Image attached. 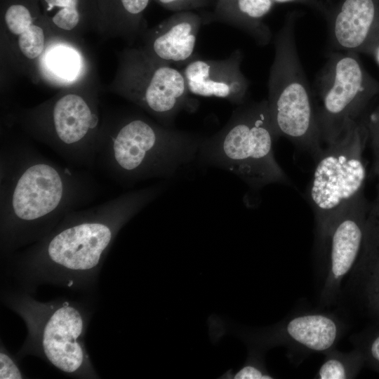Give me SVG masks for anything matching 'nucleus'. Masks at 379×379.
<instances>
[{"label":"nucleus","instance_id":"nucleus-1","mask_svg":"<svg viewBox=\"0 0 379 379\" xmlns=\"http://www.w3.org/2000/svg\"><path fill=\"white\" fill-rule=\"evenodd\" d=\"M202 139L200 134L130 114L117 121L107 139H100L97 153L123 182L171 178L196 160Z\"/></svg>","mask_w":379,"mask_h":379},{"label":"nucleus","instance_id":"nucleus-2","mask_svg":"<svg viewBox=\"0 0 379 379\" xmlns=\"http://www.w3.org/2000/svg\"><path fill=\"white\" fill-rule=\"evenodd\" d=\"M276 138L267 100L246 101L220 131L203 137L196 160L235 174L252 190L286 183L288 178L274 155Z\"/></svg>","mask_w":379,"mask_h":379},{"label":"nucleus","instance_id":"nucleus-3","mask_svg":"<svg viewBox=\"0 0 379 379\" xmlns=\"http://www.w3.org/2000/svg\"><path fill=\"white\" fill-rule=\"evenodd\" d=\"M267 86L266 100L276 137L288 138L317 159L324 149L322 140L313 97L298 54L292 18L275 36Z\"/></svg>","mask_w":379,"mask_h":379},{"label":"nucleus","instance_id":"nucleus-4","mask_svg":"<svg viewBox=\"0 0 379 379\" xmlns=\"http://www.w3.org/2000/svg\"><path fill=\"white\" fill-rule=\"evenodd\" d=\"M366 139L364 126L354 121L317 159L307 197L314 212L317 235L361 195L366 178L361 159Z\"/></svg>","mask_w":379,"mask_h":379},{"label":"nucleus","instance_id":"nucleus-5","mask_svg":"<svg viewBox=\"0 0 379 379\" xmlns=\"http://www.w3.org/2000/svg\"><path fill=\"white\" fill-rule=\"evenodd\" d=\"M113 88L167 127H174L180 112H194L198 106L190 98L182 71L156 59L142 48L122 53Z\"/></svg>","mask_w":379,"mask_h":379},{"label":"nucleus","instance_id":"nucleus-6","mask_svg":"<svg viewBox=\"0 0 379 379\" xmlns=\"http://www.w3.org/2000/svg\"><path fill=\"white\" fill-rule=\"evenodd\" d=\"M366 91L363 70L353 54L333 53L319 74L314 102L322 141L339 138L356 121Z\"/></svg>","mask_w":379,"mask_h":379},{"label":"nucleus","instance_id":"nucleus-7","mask_svg":"<svg viewBox=\"0 0 379 379\" xmlns=\"http://www.w3.org/2000/svg\"><path fill=\"white\" fill-rule=\"evenodd\" d=\"M70 175L42 160L20 162L3 190L1 208L19 220L32 222L69 206L74 188Z\"/></svg>","mask_w":379,"mask_h":379},{"label":"nucleus","instance_id":"nucleus-8","mask_svg":"<svg viewBox=\"0 0 379 379\" xmlns=\"http://www.w3.org/2000/svg\"><path fill=\"white\" fill-rule=\"evenodd\" d=\"M44 116L39 122L44 140L65 156L91 161L98 152L100 137L97 114L86 99L66 93L48 107Z\"/></svg>","mask_w":379,"mask_h":379},{"label":"nucleus","instance_id":"nucleus-9","mask_svg":"<svg viewBox=\"0 0 379 379\" xmlns=\"http://www.w3.org/2000/svg\"><path fill=\"white\" fill-rule=\"evenodd\" d=\"M367 210L361 194L352 202L322 234L319 248L325 255L328 271L320 294L324 305L334 301L342 281L361 255L366 232Z\"/></svg>","mask_w":379,"mask_h":379},{"label":"nucleus","instance_id":"nucleus-10","mask_svg":"<svg viewBox=\"0 0 379 379\" xmlns=\"http://www.w3.org/2000/svg\"><path fill=\"white\" fill-rule=\"evenodd\" d=\"M343 331L341 322L326 313H305L293 316L274 326L241 336L255 348L279 345L312 352L326 353L334 348Z\"/></svg>","mask_w":379,"mask_h":379},{"label":"nucleus","instance_id":"nucleus-11","mask_svg":"<svg viewBox=\"0 0 379 379\" xmlns=\"http://www.w3.org/2000/svg\"><path fill=\"white\" fill-rule=\"evenodd\" d=\"M242 60L240 49L223 59H194L181 69L190 93L224 99L237 106L244 103L249 81L242 73Z\"/></svg>","mask_w":379,"mask_h":379},{"label":"nucleus","instance_id":"nucleus-12","mask_svg":"<svg viewBox=\"0 0 379 379\" xmlns=\"http://www.w3.org/2000/svg\"><path fill=\"white\" fill-rule=\"evenodd\" d=\"M203 25L200 13L175 12L142 34V48L156 59L173 67H185L200 55L195 52Z\"/></svg>","mask_w":379,"mask_h":379},{"label":"nucleus","instance_id":"nucleus-13","mask_svg":"<svg viewBox=\"0 0 379 379\" xmlns=\"http://www.w3.org/2000/svg\"><path fill=\"white\" fill-rule=\"evenodd\" d=\"M112 238L105 222H86L67 227L49 242L47 253L55 263L71 270L95 267Z\"/></svg>","mask_w":379,"mask_h":379},{"label":"nucleus","instance_id":"nucleus-14","mask_svg":"<svg viewBox=\"0 0 379 379\" xmlns=\"http://www.w3.org/2000/svg\"><path fill=\"white\" fill-rule=\"evenodd\" d=\"M83 321L74 307L58 309L47 322L43 334V347L48 359L67 373L77 371L83 362V352L77 339L81 333Z\"/></svg>","mask_w":379,"mask_h":379},{"label":"nucleus","instance_id":"nucleus-15","mask_svg":"<svg viewBox=\"0 0 379 379\" xmlns=\"http://www.w3.org/2000/svg\"><path fill=\"white\" fill-rule=\"evenodd\" d=\"M273 0H215L211 11L200 13L203 25L214 22L225 24L248 34L257 44L267 45L272 33L264 22Z\"/></svg>","mask_w":379,"mask_h":379},{"label":"nucleus","instance_id":"nucleus-16","mask_svg":"<svg viewBox=\"0 0 379 379\" xmlns=\"http://www.w3.org/2000/svg\"><path fill=\"white\" fill-rule=\"evenodd\" d=\"M3 22L17 39L18 49L29 60L38 58L44 52L46 36L40 23L46 20L37 0H3Z\"/></svg>","mask_w":379,"mask_h":379},{"label":"nucleus","instance_id":"nucleus-17","mask_svg":"<svg viewBox=\"0 0 379 379\" xmlns=\"http://www.w3.org/2000/svg\"><path fill=\"white\" fill-rule=\"evenodd\" d=\"M373 0H343L331 25V37L336 48L346 51L361 48L374 25Z\"/></svg>","mask_w":379,"mask_h":379},{"label":"nucleus","instance_id":"nucleus-18","mask_svg":"<svg viewBox=\"0 0 379 379\" xmlns=\"http://www.w3.org/2000/svg\"><path fill=\"white\" fill-rule=\"evenodd\" d=\"M353 270L359 277L366 306L379 317V222L369 215L362 251Z\"/></svg>","mask_w":379,"mask_h":379},{"label":"nucleus","instance_id":"nucleus-19","mask_svg":"<svg viewBox=\"0 0 379 379\" xmlns=\"http://www.w3.org/2000/svg\"><path fill=\"white\" fill-rule=\"evenodd\" d=\"M151 0H98L100 25L133 41L147 30L145 12Z\"/></svg>","mask_w":379,"mask_h":379},{"label":"nucleus","instance_id":"nucleus-20","mask_svg":"<svg viewBox=\"0 0 379 379\" xmlns=\"http://www.w3.org/2000/svg\"><path fill=\"white\" fill-rule=\"evenodd\" d=\"M49 25L72 31L90 23L100 25L98 0H37Z\"/></svg>","mask_w":379,"mask_h":379},{"label":"nucleus","instance_id":"nucleus-21","mask_svg":"<svg viewBox=\"0 0 379 379\" xmlns=\"http://www.w3.org/2000/svg\"><path fill=\"white\" fill-rule=\"evenodd\" d=\"M325 354V359L314 378H354L365 362L364 353L359 349L350 352H342L333 348Z\"/></svg>","mask_w":379,"mask_h":379},{"label":"nucleus","instance_id":"nucleus-22","mask_svg":"<svg viewBox=\"0 0 379 379\" xmlns=\"http://www.w3.org/2000/svg\"><path fill=\"white\" fill-rule=\"evenodd\" d=\"M222 378L233 379H272L274 376L269 373L263 364L260 354L256 350H252L246 361L237 371H227Z\"/></svg>","mask_w":379,"mask_h":379},{"label":"nucleus","instance_id":"nucleus-23","mask_svg":"<svg viewBox=\"0 0 379 379\" xmlns=\"http://www.w3.org/2000/svg\"><path fill=\"white\" fill-rule=\"evenodd\" d=\"M50 67L60 77L70 79L79 69L76 53L69 48H56L50 55Z\"/></svg>","mask_w":379,"mask_h":379},{"label":"nucleus","instance_id":"nucleus-24","mask_svg":"<svg viewBox=\"0 0 379 379\" xmlns=\"http://www.w3.org/2000/svg\"><path fill=\"white\" fill-rule=\"evenodd\" d=\"M164 8L175 12L194 11L213 6L215 0H154Z\"/></svg>","mask_w":379,"mask_h":379},{"label":"nucleus","instance_id":"nucleus-25","mask_svg":"<svg viewBox=\"0 0 379 379\" xmlns=\"http://www.w3.org/2000/svg\"><path fill=\"white\" fill-rule=\"evenodd\" d=\"M365 361H367L376 371H379V332L369 341L363 351Z\"/></svg>","mask_w":379,"mask_h":379},{"label":"nucleus","instance_id":"nucleus-26","mask_svg":"<svg viewBox=\"0 0 379 379\" xmlns=\"http://www.w3.org/2000/svg\"><path fill=\"white\" fill-rule=\"evenodd\" d=\"M0 378L1 379H20L21 374L12 359L6 354H0Z\"/></svg>","mask_w":379,"mask_h":379},{"label":"nucleus","instance_id":"nucleus-27","mask_svg":"<svg viewBox=\"0 0 379 379\" xmlns=\"http://www.w3.org/2000/svg\"><path fill=\"white\" fill-rule=\"evenodd\" d=\"M372 218L379 222V201L376 206L373 207L368 214Z\"/></svg>","mask_w":379,"mask_h":379},{"label":"nucleus","instance_id":"nucleus-28","mask_svg":"<svg viewBox=\"0 0 379 379\" xmlns=\"http://www.w3.org/2000/svg\"><path fill=\"white\" fill-rule=\"evenodd\" d=\"M273 1L277 3H288V2L303 1V0H273Z\"/></svg>","mask_w":379,"mask_h":379},{"label":"nucleus","instance_id":"nucleus-29","mask_svg":"<svg viewBox=\"0 0 379 379\" xmlns=\"http://www.w3.org/2000/svg\"><path fill=\"white\" fill-rule=\"evenodd\" d=\"M378 171H379V161H378Z\"/></svg>","mask_w":379,"mask_h":379},{"label":"nucleus","instance_id":"nucleus-30","mask_svg":"<svg viewBox=\"0 0 379 379\" xmlns=\"http://www.w3.org/2000/svg\"><path fill=\"white\" fill-rule=\"evenodd\" d=\"M378 55H379V54H378Z\"/></svg>","mask_w":379,"mask_h":379}]
</instances>
